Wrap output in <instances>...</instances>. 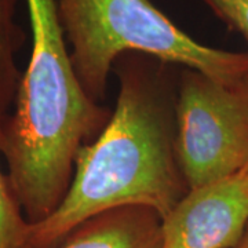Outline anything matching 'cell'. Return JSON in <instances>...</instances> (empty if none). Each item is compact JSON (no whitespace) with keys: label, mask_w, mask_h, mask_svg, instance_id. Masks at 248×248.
Returning <instances> with one entry per match:
<instances>
[{"label":"cell","mask_w":248,"mask_h":248,"mask_svg":"<svg viewBox=\"0 0 248 248\" xmlns=\"http://www.w3.org/2000/svg\"><path fill=\"white\" fill-rule=\"evenodd\" d=\"M172 65L128 53L115 63L119 95L107 125L75 160L69 189L43 221L31 223L29 248H57L80 223L125 205L161 219L190 190L178 160Z\"/></svg>","instance_id":"6da1fadb"},{"label":"cell","mask_w":248,"mask_h":248,"mask_svg":"<svg viewBox=\"0 0 248 248\" xmlns=\"http://www.w3.org/2000/svg\"><path fill=\"white\" fill-rule=\"evenodd\" d=\"M32 50L21 75L14 110L3 123L1 155L24 215L43 221L71 185L79 151L110 115L81 87L72 65L55 0H25Z\"/></svg>","instance_id":"7a4b0ae2"},{"label":"cell","mask_w":248,"mask_h":248,"mask_svg":"<svg viewBox=\"0 0 248 248\" xmlns=\"http://www.w3.org/2000/svg\"><path fill=\"white\" fill-rule=\"evenodd\" d=\"M71 61L94 102L105 99L108 78L128 53L190 68L221 81L248 76V53L204 46L149 0H55Z\"/></svg>","instance_id":"3957f363"},{"label":"cell","mask_w":248,"mask_h":248,"mask_svg":"<svg viewBox=\"0 0 248 248\" xmlns=\"http://www.w3.org/2000/svg\"><path fill=\"white\" fill-rule=\"evenodd\" d=\"M177 152L189 189L239 174L248 163V76L213 79L184 68L177 81Z\"/></svg>","instance_id":"277c9868"},{"label":"cell","mask_w":248,"mask_h":248,"mask_svg":"<svg viewBox=\"0 0 248 248\" xmlns=\"http://www.w3.org/2000/svg\"><path fill=\"white\" fill-rule=\"evenodd\" d=\"M248 228L240 174L190 189L161 219V248H233Z\"/></svg>","instance_id":"5b68a950"},{"label":"cell","mask_w":248,"mask_h":248,"mask_svg":"<svg viewBox=\"0 0 248 248\" xmlns=\"http://www.w3.org/2000/svg\"><path fill=\"white\" fill-rule=\"evenodd\" d=\"M57 248H161V217L142 205L109 210L80 223Z\"/></svg>","instance_id":"8992f818"},{"label":"cell","mask_w":248,"mask_h":248,"mask_svg":"<svg viewBox=\"0 0 248 248\" xmlns=\"http://www.w3.org/2000/svg\"><path fill=\"white\" fill-rule=\"evenodd\" d=\"M18 0H0V119L16 101L21 71L17 55L25 43V32L17 22Z\"/></svg>","instance_id":"52a82bcc"},{"label":"cell","mask_w":248,"mask_h":248,"mask_svg":"<svg viewBox=\"0 0 248 248\" xmlns=\"http://www.w3.org/2000/svg\"><path fill=\"white\" fill-rule=\"evenodd\" d=\"M3 123L0 119V155ZM29 226L31 222L24 215L9 177L0 167V248H29Z\"/></svg>","instance_id":"ba28073f"},{"label":"cell","mask_w":248,"mask_h":248,"mask_svg":"<svg viewBox=\"0 0 248 248\" xmlns=\"http://www.w3.org/2000/svg\"><path fill=\"white\" fill-rule=\"evenodd\" d=\"M214 14L248 43V0H203Z\"/></svg>","instance_id":"9c48e42d"},{"label":"cell","mask_w":248,"mask_h":248,"mask_svg":"<svg viewBox=\"0 0 248 248\" xmlns=\"http://www.w3.org/2000/svg\"><path fill=\"white\" fill-rule=\"evenodd\" d=\"M233 248H248V228L246 233H244V236L241 237L239 243H237V246H234Z\"/></svg>","instance_id":"30bf717a"},{"label":"cell","mask_w":248,"mask_h":248,"mask_svg":"<svg viewBox=\"0 0 248 248\" xmlns=\"http://www.w3.org/2000/svg\"><path fill=\"white\" fill-rule=\"evenodd\" d=\"M239 174H240V177H241V179H243V184H244V186H246V189L248 190V163H247V166L241 170Z\"/></svg>","instance_id":"8fae6325"}]
</instances>
